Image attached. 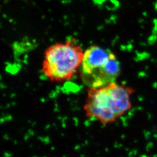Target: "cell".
<instances>
[{
  "label": "cell",
  "instance_id": "obj_1",
  "mask_svg": "<svg viewBox=\"0 0 157 157\" xmlns=\"http://www.w3.org/2000/svg\"><path fill=\"white\" fill-rule=\"evenodd\" d=\"M135 93L132 87L117 82L87 89L83 107L86 118L102 125L116 122L131 109L132 96Z\"/></svg>",
  "mask_w": 157,
  "mask_h": 157
},
{
  "label": "cell",
  "instance_id": "obj_2",
  "mask_svg": "<svg viewBox=\"0 0 157 157\" xmlns=\"http://www.w3.org/2000/svg\"><path fill=\"white\" fill-rule=\"evenodd\" d=\"M121 73V63L112 51L98 45H91L84 51L80 77L87 89L117 82Z\"/></svg>",
  "mask_w": 157,
  "mask_h": 157
},
{
  "label": "cell",
  "instance_id": "obj_3",
  "mask_svg": "<svg viewBox=\"0 0 157 157\" xmlns=\"http://www.w3.org/2000/svg\"><path fill=\"white\" fill-rule=\"evenodd\" d=\"M84 54L81 46L74 39L54 44L45 50L41 71L51 82L67 81L78 73Z\"/></svg>",
  "mask_w": 157,
  "mask_h": 157
}]
</instances>
